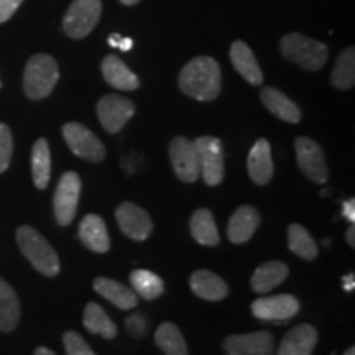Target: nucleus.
<instances>
[{
	"instance_id": "obj_1",
	"label": "nucleus",
	"mask_w": 355,
	"mask_h": 355,
	"mask_svg": "<svg viewBox=\"0 0 355 355\" xmlns=\"http://www.w3.org/2000/svg\"><path fill=\"white\" fill-rule=\"evenodd\" d=\"M220 68L211 56H198L184 64L178 76L180 89L196 101L209 102L220 94Z\"/></svg>"
},
{
	"instance_id": "obj_2",
	"label": "nucleus",
	"mask_w": 355,
	"mask_h": 355,
	"mask_svg": "<svg viewBox=\"0 0 355 355\" xmlns=\"http://www.w3.org/2000/svg\"><path fill=\"white\" fill-rule=\"evenodd\" d=\"M17 243L21 254L33 265V268L44 277L53 278L60 273V259L46 239L30 225H20L17 229Z\"/></svg>"
},
{
	"instance_id": "obj_3",
	"label": "nucleus",
	"mask_w": 355,
	"mask_h": 355,
	"mask_svg": "<svg viewBox=\"0 0 355 355\" xmlns=\"http://www.w3.org/2000/svg\"><path fill=\"white\" fill-rule=\"evenodd\" d=\"M279 51L288 61L308 71L321 69L329 56L326 44L301 33H288L283 37L279 42Z\"/></svg>"
},
{
	"instance_id": "obj_4",
	"label": "nucleus",
	"mask_w": 355,
	"mask_h": 355,
	"mask_svg": "<svg viewBox=\"0 0 355 355\" xmlns=\"http://www.w3.org/2000/svg\"><path fill=\"white\" fill-rule=\"evenodd\" d=\"M60 79V69L55 58L50 55H33L25 66L24 91L26 97L33 101H42L48 97Z\"/></svg>"
},
{
	"instance_id": "obj_5",
	"label": "nucleus",
	"mask_w": 355,
	"mask_h": 355,
	"mask_svg": "<svg viewBox=\"0 0 355 355\" xmlns=\"http://www.w3.org/2000/svg\"><path fill=\"white\" fill-rule=\"evenodd\" d=\"M101 0H73L63 19V30L69 38L87 37L101 20Z\"/></svg>"
},
{
	"instance_id": "obj_6",
	"label": "nucleus",
	"mask_w": 355,
	"mask_h": 355,
	"mask_svg": "<svg viewBox=\"0 0 355 355\" xmlns=\"http://www.w3.org/2000/svg\"><path fill=\"white\" fill-rule=\"evenodd\" d=\"M196 146L199 173L207 186H217L224 180V148L222 141L216 137H199L194 140Z\"/></svg>"
},
{
	"instance_id": "obj_7",
	"label": "nucleus",
	"mask_w": 355,
	"mask_h": 355,
	"mask_svg": "<svg viewBox=\"0 0 355 355\" xmlns=\"http://www.w3.org/2000/svg\"><path fill=\"white\" fill-rule=\"evenodd\" d=\"M79 196H81V178H79L78 173L66 171L58 181L55 201H53V209H55L58 224L66 227L73 222L78 211Z\"/></svg>"
},
{
	"instance_id": "obj_8",
	"label": "nucleus",
	"mask_w": 355,
	"mask_h": 355,
	"mask_svg": "<svg viewBox=\"0 0 355 355\" xmlns=\"http://www.w3.org/2000/svg\"><path fill=\"white\" fill-rule=\"evenodd\" d=\"M63 137L71 152L76 155V157L92 163H99L105 158V148L102 141L87 127H84L83 123H66L63 127Z\"/></svg>"
},
{
	"instance_id": "obj_9",
	"label": "nucleus",
	"mask_w": 355,
	"mask_h": 355,
	"mask_svg": "<svg viewBox=\"0 0 355 355\" xmlns=\"http://www.w3.org/2000/svg\"><path fill=\"white\" fill-rule=\"evenodd\" d=\"M296 150V162H298L300 170L304 173V176L313 183L324 184L327 181V165L324 158L322 148L316 141L308 139V137H298L295 140Z\"/></svg>"
},
{
	"instance_id": "obj_10",
	"label": "nucleus",
	"mask_w": 355,
	"mask_h": 355,
	"mask_svg": "<svg viewBox=\"0 0 355 355\" xmlns=\"http://www.w3.org/2000/svg\"><path fill=\"white\" fill-rule=\"evenodd\" d=\"M133 114H135V104L123 96L107 94L97 102V117L109 133L121 132Z\"/></svg>"
},
{
	"instance_id": "obj_11",
	"label": "nucleus",
	"mask_w": 355,
	"mask_h": 355,
	"mask_svg": "<svg viewBox=\"0 0 355 355\" xmlns=\"http://www.w3.org/2000/svg\"><path fill=\"white\" fill-rule=\"evenodd\" d=\"M115 219L122 232L132 241L144 242L153 230V222L148 212L133 202H122L115 211Z\"/></svg>"
},
{
	"instance_id": "obj_12",
	"label": "nucleus",
	"mask_w": 355,
	"mask_h": 355,
	"mask_svg": "<svg viewBox=\"0 0 355 355\" xmlns=\"http://www.w3.org/2000/svg\"><path fill=\"white\" fill-rule=\"evenodd\" d=\"M170 158L178 180L184 183H194L201 176L194 141L184 137H175L170 144Z\"/></svg>"
},
{
	"instance_id": "obj_13",
	"label": "nucleus",
	"mask_w": 355,
	"mask_h": 355,
	"mask_svg": "<svg viewBox=\"0 0 355 355\" xmlns=\"http://www.w3.org/2000/svg\"><path fill=\"white\" fill-rule=\"evenodd\" d=\"M300 313V303L291 295L265 296L252 303V314L260 321H288Z\"/></svg>"
},
{
	"instance_id": "obj_14",
	"label": "nucleus",
	"mask_w": 355,
	"mask_h": 355,
	"mask_svg": "<svg viewBox=\"0 0 355 355\" xmlns=\"http://www.w3.org/2000/svg\"><path fill=\"white\" fill-rule=\"evenodd\" d=\"M275 339L268 331L229 336L222 343L225 352L235 355H272Z\"/></svg>"
},
{
	"instance_id": "obj_15",
	"label": "nucleus",
	"mask_w": 355,
	"mask_h": 355,
	"mask_svg": "<svg viewBox=\"0 0 355 355\" xmlns=\"http://www.w3.org/2000/svg\"><path fill=\"white\" fill-rule=\"evenodd\" d=\"M318 344V331L311 324L291 327L282 339L277 355H313Z\"/></svg>"
},
{
	"instance_id": "obj_16",
	"label": "nucleus",
	"mask_w": 355,
	"mask_h": 355,
	"mask_svg": "<svg viewBox=\"0 0 355 355\" xmlns=\"http://www.w3.org/2000/svg\"><path fill=\"white\" fill-rule=\"evenodd\" d=\"M247 170L250 180L255 184L263 186L270 183L273 176V159H272V146L268 140L260 139L252 146L247 159Z\"/></svg>"
},
{
	"instance_id": "obj_17",
	"label": "nucleus",
	"mask_w": 355,
	"mask_h": 355,
	"mask_svg": "<svg viewBox=\"0 0 355 355\" xmlns=\"http://www.w3.org/2000/svg\"><path fill=\"white\" fill-rule=\"evenodd\" d=\"M260 225V214L254 206H241L230 217L227 237L232 243H245Z\"/></svg>"
},
{
	"instance_id": "obj_18",
	"label": "nucleus",
	"mask_w": 355,
	"mask_h": 355,
	"mask_svg": "<svg viewBox=\"0 0 355 355\" xmlns=\"http://www.w3.org/2000/svg\"><path fill=\"white\" fill-rule=\"evenodd\" d=\"M229 55L234 68L247 83H250L252 86H260L263 83V73H261L260 66L257 63L254 51L248 48L247 43L241 42V40L234 42Z\"/></svg>"
},
{
	"instance_id": "obj_19",
	"label": "nucleus",
	"mask_w": 355,
	"mask_h": 355,
	"mask_svg": "<svg viewBox=\"0 0 355 355\" xmlns=\"http://www.w3.org/2000/svg\"><path fill=\"white\" fill-rule=\"evenodd\" d=\"M79 239L89 250L105 254L110 248V239L105 222L97 214H87L79 224Z\"/></svg>"
},
{
	"instance_id": "obj_20",
	"label": "nucleus",
	"mask_w": 355,
	"mask_h": 355,
	"mask_svg": "<svg viewBox=\"0 0 355 355\" xmlns=\"http://www.w3.org/2000/svg\"><path fill=\"white\" fill-rule=\"evenodd\" d=\"M102 76L109 86L119 91H135L140 87V79L115 55H109L102 60Z\"/></svg>"
},
{
	"instance_id": "obj_21",
	"label": "nucleus",
	"mask_w": 355,
	"mask_h": 355,
	"mask_svg": "<svg viewBox=\"0 0 355 355\" xmlns=\"http://www.w3.org/2000/svg\"><path fill=\"white\" fill-rule=\"evenodd\" d=\"M191 290L206 301H220L229 295V286L220 277L209 270H198L189 278Z\"/></svg>"
},
{
	"instance_id": "obj_22",
	"label": "nucleus",
	"mask_w": 355,
	"mask_h": 355,
	"mask_svg": "<svg viewBox=\"0 0 355 355\" xmlns=\"http://www.w3.org/2000/svg\"><path fill=\"white\" fill-rule=\"evenodd\" d=\"M94 290L99 293L102 298L110 301L119 309H133L139 304V296L130 288L122 285V283L115 282V279L99 277L94 279Z\"/></svg>"
},
{
	"instance_id": "obj_23",
	"label": "nucleus",
	"mask_w": 355,
	"mask_h": 355,
	"mask_svg": "<svg viewBox=\"0 0 355 355\" xmlns=\"http://www.w3.org/2000/svg\"><path fill=\"white\" fill-rule=\"evenodd\" d=\"M260 99L275 117L290 123H298L301 121V110L298 105L278 89L270 86L263 87L260 92Z\"/></svg>"
},
{
	"instance_id": "obj_24",
	"label": "nucleus",
	"mask_w": 355,
	"mask_h": 355,
	"mask_svg": "<svg viewBox=\"0 0 355 355\" xmlns=\"http://www.w3.org/2000/svg\"><path fill=\"white\" fill-rule=\"evenodd\" d=\"M288 266L283 261H266L255 270L252 277V288L255 293H270L288 278Z\"/></svg>"
},
{
	"instance_id": "obj_25",
	"label": "nucleus",
	"mask_w": 355,
	"mask_h": 355,
	"mask_svg": "<svg viewBox=\"0 0 355 355\" xmlns=\"http://www.w3.org/2000/svg\"><path fill=\"white\" fill-rule=\"evenodd\" d=\"M20 321V301L13 288L0 278V331L10 332Z\"/></svg>"
},
{
	"instance_id": "obj_26",
	"label": "nucleus",
	"mask_w": 355,
	"mask_h": 355,
	"mask_svg": "<svg viewBox=\"0 0 355 355\" xmlns=\"http://www.w3.org/2000/svg\"><path fill=\"white\" fill-rule=\"evenodd\" d=\"M189 227L194 241L201 243V245L214 247L220 241L214 216L209 209H198L194 212L193 217H191Z\"/></svg>"
},
{
	"instance_id": "obj_27",
	"label": "nucleus",
	"mask_w": 355,
	"mask_h": 355,
	"mask_svg": "<svg viewBox=\"0 0 355 355\" xmlns=\"http://www.w3.org/2000/svg\"><path fill=\"white\" fill-rule=\"evenodd\" d=\"M84 327L91 334H99L105 339H115L117 337V327L109 314L105 313L104 308L97 303H87L84 308Z\"/></svg>"
},
{
	"instance_id": "obj_28",
	"label": "nucleus",
	"mask_w": 355,
	"mask_h": 355,
	"mask_svg": "<svg viewBox=\"0 0 355 355\" xmlns=\"http://www.w3.org/2000/svg\"><path fill=\"white\" fill-rule=\"evenodd\" d=\"M51 175L50 145L44 139L35 141L32 150V178L38 189H46Z\"/></svg>"
},
{
	"instance_id": "obj_29",
	"label": "nucleus",
	"mask_w": 355,
	"mask_h": 355,
	"mask_svg": "<svg viewBox=\"0 0 355 355\" xmlns=\"http://www.w3.org/2000/svg\"><path fill=\"white\" fill-rule=\"evenodd\" d=\"M331 83L336 89H352L355 84V50L354 46L345 48L337 56L334 69L331 74Z\"/></svg>"
},
{
	"instance_id": "obj_30",
	"label": "nucleus",
	"mask_w": 355,
	"mask_h": 355,
	"mask_svg": "<svg viewBox=\"0 0 355 355\" xmlns=\"http://www.w3.org/2000/svg\"><path fill=\"white\" fill-rule=\"evenodd\" d=\"M155 343L166 355H189L180 327L173 322L159 324L155 332Z\"/></svg>"
},
{
	"instance_id": "obj_31",
	"label": "nucleus",
	"mask_w": 355,
	"mask_h": 355,
	"mask_svg": "<svg viewBox=\"0 0 355 355\" xmlns=\"http://www.w3.org/2000/svg\"><path fill=\"white\" fill-rule=\"evenodd\" d=\"M288 245H290L293 254L308 261H313L319 254V248L314 239L300 224H291L288 227Z\"/></svg>"
},
{
	"instance_id": "obj_32",
	"label": "nucleus",
	"mask_w": 355,
	"mask_h": 355,
	"mask_svg": "<svg viewBox=\"0 0 355 355\" xmlns=\"http://www.w3.org/2000/svg\"><path fill=\"white\" fill-rule=\"evenodd\" d=\"M132 290L144 300H157L165 290L163 279L150 270H133L130 275Z\"/></svg>"
},
{
	"instance_id": "obj_33",
	"label": "nucleus",
	"mask_w": 355,
	"mask_h": 355,
	"mask_svg": "<svg viewBox=\"0 0 355 355\" xmlns=\"http://www.w3.org/2000/svg\"><path fill=\"white\" fill-rule=\"evenodd\" d=\"M64 350L68 355H96L94 350L89 347V344L83 339L81 334L76 331H68L63 336Z\"/></svg>"
},
{
	"instance_id": "obj_34",
	"label": "nucleus",
	"mask_w": 355,
	"mask_h": 355,
	"mask_svg": "<svg viewBox=\"0 0 355 355\" xmlns=\"http://www.w3.org/2000/svg\"><path fill=\"white\" fill-rule=\"evenodd\" d=\"M13 153V137L6 123H0V173L7 171Z\"/></svg>"
},
{
	"instance_id": "obj_35",
	"label": "nucleus",
	"mask_w": 355,
	"mask_h": 355,
	"mask_svg": "<svg viewBox=\"0 0 355 355\" xmlns=\"http://www.w3.org/2000/svg\"><path fill=\"white\" fill-rule=\"evenodd\" d=\"M125 327L133 337H144L146 334V319L141 313H133L125 319Z\"/></svg>"
},
{
	"instance_id": "obj_36",
	"label": "nucleus",
	"mask_w": 355,
	"mask_h": 355,
	"mask_svg": "<svg viewBox=\"0 0 355 355\" xmlns=\"http://www.w3.org/2000/svg\"><path fill=\"white\" fill-rule=\"evenodd\" d=\"M24 0H0V24L12 19V15L19 10Z\"/></svg>"
},
{
	"instance_id": "obj_37",
	"label": "nucleus",
	"mask_w": 355,
	"mask_h": 355,
	"mask_svg": "<svg viewBox=\"0 0 355 355\" xmlns=\"http://www.w3.org/2000/svg\"><path fill=\"white\" fill-rule=\"evenodd\" d=\"M344 217L349 219L354 224L355 220V202L354 199H349V201L344 202Z\"/></svg>"
},
{
	"instance_id": "obj_38",
	"label": "nucleus",
	"mask_w": 355,
	"mask_h": 355,
	"mask_svg": "<svg viewBox=\"0 0 355 355\" xmlns=\"http://www.w3.org/2000/svg\"><path fill=\"white\" fill-rule=\"evenodd\" d=\"M354 278H355L354 273H350V275H347V277H344V288L347 291H354V288H355V279Z\"/></svg>"
},
{
	"instance_id": "obj_39",
	"label": "nucleus",
	"mask_w": 355,
	"mask_h": 355,
	"mask_svg": "<svg viewBox=\"0 0 355 355\" xmlns=\"http://www.w3.org/2000/svg\"><path fill=\"white\" fill-rule=\"evenodd\" d=\"M345 239H347V243L350 247H355V227L354 225H350L347 229V232H345Z\"/></svg>"
},
{
	"instance_id": "obj_40",
	"label": "nucleus",
	"mask_w": 355,
	"mask_h": 355,
	"mask_svg": "<svg viewBox=\"0 0 355 355\" xmlns=\"http://www.w3.org/2000/svg\"><path fill=\"white\" fill-rule=\"evenodd\" d=\"M132 46H133V40L132 38H122L117 48H121L122 51H128V50H132Z\"/></svg>"
},
{
	"instance_id": "obj_41",
	"label": "nucleus",
	"mask_w": 355,
	"mask_h": 355,
	"mask_svg": "<svg viewBox=\"0 0 355 355\" xmlns=\"http://www.w3.org/2000/svg\"><path fill=\"white\" fill-rule=\"evenodd\" d=\"M121 40H122V37H121V35H119V33L110 35V37H109V44H110V46L117 48L119 43H121Z\"/></svg>"
},
{
	"instance_id": "obj_42",
	"label": "nucleus",
	"mask_w": 355,
	"mask_h": 355,
	"mask_svg": "<svg viewBox=\"0 0 355 355\" xmlns=\"http://www.w3.org/2000/svg\"><path fill=\"white\" fill-rule=\"evenodd\" d=\"M35 355H56V354L53 352L51 349H46V347H38L37 350H35Z\"/></svg>"
},
{
	"instance_id": "obj_43",
	"label": "nucleus",
	"mask_w": 355,
	"mask_h": 355,
	"mask_svg": "<svg viewBox=\"0 0 355 355\" xmlns=\"http://www.w3.org/2000/svg\"><path fill=\"white\" fill-rule=\"evenodd\" d=\"M123 6H135V3H139L140 0H121Z\"/></svg>"
},
{
	"instance_id": "obj_44",
	"label": "nucleus",
	"mask_w": 355,
	"mask_h": 355,
	"mask_svg": "<svg viewBox=\"0 0 355 355\" xmlns=\"http://www.w3.org/2000/svg\"><path fill=\"white\" fill-rule=\"evenodd\" d=\"M344 355H355V347H349V349L344 352Z\"/></svg>"
},
{
	"instance_id": "obj_45",
	"label": "nucleus",
	"mask_w": 355,
	"mask_h": 355,
	"mask_svg": "<svg viewBox=\"0 0 355 355\" xmlns=\"http://www.w3.org/2000/svg\"><path fill=\"white\" fill-rule=\"evenodd\" d=\"M225 355H235V354H229V352H227V354H225Z\"/></svg>"
},
{
	"instance_id": "obj_46",
	"label": "nucleus",
	"mask_w": 355,
	"mask_h": 355,
	"mask_svg": "<svg viewBox=\"0 0 355 355\" xmlns=\"http://www.w3.org/2000/svg\"><path fill=\"white\" fill-rule=\"evenodd\" d=\"M0 87H2V83H0Z\"/></svg>"
}]
</instances>
